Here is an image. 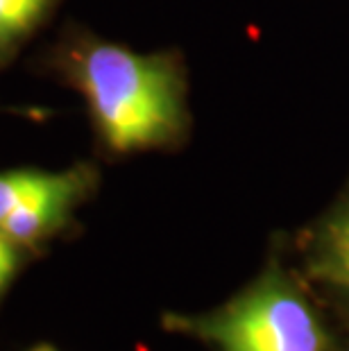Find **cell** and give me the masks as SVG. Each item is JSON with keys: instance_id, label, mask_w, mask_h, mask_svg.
Returning <instances> with one entry per match:
<instances>
[{"instance_id": "cell-1", "label": "cell", "mask_w": 349, "mask_h": 351, "mask_svg": "<svg viewBox=\"0 0 349 351\" xmlns=\"http://www.w3.org/2000/svg\"><path fill=\"white\" fill-rule=\"evenodd\" d=\"M55 69L84 98L111 154L170 150L191 127L186 69L177 52H136L93 34H71Z\"/></svg>"}, {"instance_id": "cell-2", "label": "cell", "mask_w": 349, "mask_h": 351, "mask_svg": "<svg viewBox=\"0 0 349 351\" xmlns=\"http://www.w3.org/2000/svg\"><path fill=\"white\" fill-rule=\"evenodd\" d=\"M166 324L215 351H329L315 306L279 258L218 308L170 315Z\"/></svg>"}, {"instance_id": "cell-3", "label": "cell", "mask_w": 349, "mask_h": 351, "mask_svg": "<svg viewBox=\"0 0 349 351\" xmlns=\"http://www.w3.org/2000/svg\"><path fill=\"white\" fill-rule=\"evenodd\" d=\"M95 182L98 170L91 163L48 173L39 189L0 225V231L21 250L48 241L69 225L75 208L91 195Z\"/></svg>"}, {"instance_id": "cell-4", "label": "cell", "mask_w": 349, "mask_h": 351, "mask_svg": "<svg viewBox=\"0 0 349 351\" xmlns=\"http://www.w3.org/2000/svg\"><path fill=\"white\" fill-rule=\"evenodd\" d=\"M304 274L349 311V184L302 236Z\"/></svg>"}, {"instance_id": "cell-5", "label": "cell", "mask_w": 349, "mask_h": 351, "mask_svg": "<svg viewBox=\"0 0 349 351\" xmlns=\"http://www.w3.org/2000/svg\"><path fill=\"white\" fill-rule=\"evenodd\" d=\"M62 0H0V71L19 55Z\"/></svg>"}, {"instance_id": "cell-6", "label": "cell", "mask_w": 349, "mask_h": 351, "mask_svg": "<svg viewBox=\"0 0 349 351\" xmlns=\"http://www.w3.org/2000/svg\"><path fill=\"white\" fill-rule=\"evenodd\" d=\"M46 175V170L34 168H16L0 173V225L39 189Z\"/></svg>"}, {"instance_id": "cell-7", "label": "cell", "mask_w": 349, "mask_h": 351, "mask_svg": "<svg viewBox=\"0 0 349 351\" xmlns=\"http://www.w3.org/2000/svg\"><path fill=\"white\" fill-rule=\"evenodd\" d=\"M21 247L16 243H12L3 231H0V293L7 288V283L12 281V276L16 274L19 267Z\"/></svg>"}, {"instance_id": "cell-8", "label": "cell", "mask_w": 349, "mask_h": 351, "mask_svg": "<svg viewBox=\"0 0 349 351\" xmlns=\"http://www.w3.org/2000/svg\"><path fill=\"white\" fill-rule=\"evenodd\" d=\"M29 351H57V349L50 347V345H36V347H32Z\"/></svg>"}, {"instance_id": "cell-9", "label": "cell", "mask_w": 349, "mask_h": 351, "mask_svg": "<svg viewBox=\"0 0 349 351\" xmlns=\"http://www.w3.org/2000/svg\"><path fill=\"white\" fill-rule=\"evenodd\" d=\"M343 351H349V342H347V345H345V349Z\"/></svg>"}]
</instances>
